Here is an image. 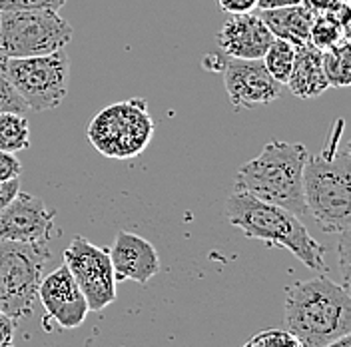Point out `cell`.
Here are the masks:
<instances>
[{"instance_id": "obj_1", "label": "cell", "mask_w": 351, "mask_h": 347, "mask_svg": "<svg viewBox=\"0 0 351 347\" xmlns=\"http://www.w3.org/2000/svg\"><path fill=\"white\" fill-rule=\"evenodd\" d=\"M285 326L304 347H326L350 335V289L326 276L293 283L285 296Z\"/></svg>"}, {"instance_id": "obj_2", "label": "cell", "mask_w": 351, "mask_h": 347, "mask_svg": "<svg viewBox=\"0 0 351 347\" xmlns=\"http://www.w3.org/2000/svg\"><path fill=\"white\" fill-rule=\"evenodd\" d=\"M228 222L247 238L289 250L309 270H326V248L311 238L300 216L245 192H236L226 204Z\"/></svg>"}, {"instance_id": "obj_3", "label": "cell", "mask_w": 351, "mask_h": 347, "mask_svg": "<svg viewBox=\"0 0 351 347\" xmlns=\"http://www.w3.org/2000/svg\"><path fill=\"white\" fill-rule=\"evenodd\" d=\"M343 120L333 124L328 146L317 156H307L304 166V200L307 214L324 232L343 234L351 226L350 152H339Z\"/></svg>"}, {"instance_id": "obj_4", "label": "cell", "mask_w": 351, "mask_h": 347, "mask_svg": "<svg viewBox=\"0 0 351 347\" xmlns=\"http://www.w3.org/2000/svg\"><path fill=\"white\" fill-rule=\"evenodd\" d=\"M306 160L307 148L304 144L274 140L263 146L260 156L240 166L234 190L276 204L295 216H304L307 214L304 200Z\"/></svg>"}, {"instance_id": "obj_5", "label": "cell", "mask_w": 351, "mask_h": 347, "mask_svg": "<svg viewBox=\"0 0 351 347\" xmlns=\"http://www.w3.org/2000/svg\"><path fill=\"white\" fill-rule=\"evenodd\" d=\"M154 130L146 100L130 98L100 110L88 126V140L106 158L132 160L148 148Z\"/></svg>"}, {"instance_id": "obj_6", "label": "cell", "mask_w": 351, "mask_h": 347, "mask_svg": "<svg viewBox=\"0 0 351 347\" xmlns=\"http://www.w3.org/2000/svg\"><path fill=\"white\" fill-rule=\"evenodd\" d=\"M48 243L0 239V311L12 320L26 318L38 302Z\"/></svg>"}, {"instance_id": "obj_7", "label": "cell", "mask_w": 351, "mask_h": 347, "mask_svg": "<svg viewBox=\"0 0 351 347\" xmlns=\"http://www.w3.org/2000/svg\"><path fill=\"white\" fill-rule=\"evenodd\" d=\"M74 36L68 22L52 10L0 12V58L44 56L64 46Z\"/></svg>"}, {"instance_id": "obj_8", "label": "cell", "mask_w": 351, "mask_h": 347, "mask_svg": "<svg viewBox=\"0 0 351 347\" xmlns=\"http://www.w3.org/2000/svg\"><path fill=\"white\" fill-rule=\"evenodd\" d=\"M4 68L28 110L58 108L68 96L70 58L64 50L30 58H6Z\"/></svg>"}, {"instance_id": "obj_9", "label": "cell", "mask_w": 351, "mask_h": 347, "mask_svg": "<svg viewBox=\"0 0 351 347\" xmlns=\"http://www.w3.org/2000/svg\"><path fill=\"white\" fill-rule=\"evenodd\" d=\"M62 260L84 294L90 311H102L116 300V278L108 250L76 236L64 250Z\"/></svg>"}, {"instance_id": "obj_10", "label": "cell", "mask_w": 351, "mask_h": 347, "mask_svg": "<svg viewBox=\"0 0 351 347\" xmlns=\"http://www.w3.org/2000/svg\"><path fill=\"white\" fill-rule=\"evenodd\" d=\"M221 72L234 110L265 106L282 96V84L267 72L262 58L243 60L228 56L221 60Z\"/></svg>"}, {"instance_id": "obj_11", "label": "cell", "mask_w": 351, "mask_h": 347, "mask_svg": "<svg viewBox=\"0 0 351 347\" xmlns=\"http://www.w3.org/2000/svg\"><path fill=\"white\" fill-rule=\"evenodd\" d=\"M56 212L48 210L38 195L19 192L0 212V239L21 243H48Z\"/></svg>"}, {"instance_id": "obj_12", "label": "cell", "mask_w": 351, "mask_h": 347, "mask_svg": "<svg viewBox=\"0 0 351 347\" xmlns=\"http://www.w3.org/2000/svg\"><path fill=\"white\" fill-rule=\"evenodd\" d=\"M38 300L43 302L46 315L52 318L64 329L78 327L88 315V304L76 280L64 263L52 274L44 276L38 289Z\"/></svg>"}, {"instance_id": "obj_13", "label": "cell", "mask_w": 351, "mask_h": 347, "mask_svg": "<svg viewBox=\"0 0 351 347\" xmlns=\"http://www.w3.org/2000/svg\"><path fill=\"white\" fill-rule=\"evenodd\" d=\"M108 252L116 282L132 280L148 283L160 272V256L152 241L128 230H120L116 234L114 246Z\"/></svg>"}, {"instance_id": "obj_14", "label": "cell", "mask_w": 351, "mask_h": 347, "mask_svg": "<svg viewBox=\"0 0 351 347\" xmlns=\"http://www.w3.org/2000/svg\"><path fill=\"white\" fill-rule=\"evenodd\" d=\"M274 40V34L260 19V14H230L218 32L219 48L232 56L243 60L263 58L267 46Z\"/></svg>"}, {"instance_id": "obj_15", "label": "cell", "mask_w": 351, "mask_h": 347, "mask_svg": "<svg viewBox=\"0 0 351 347\" xmlns=\"http://www.w3.org/2000/svg\"><path fill=\"white\" fill-rule=\"evenodd\" d=\"M285 84L293 96L302 100L322 96L329 88L328 78L324 74V66H322V50H317L309 43L295 46L293 66Z\"/></svg>"}, {"instance_id": "obj_16", "label": "cell", "mask_w": 351, "mask_h": 347, "mask_svg": "<svg viewBox=\"0 0 351 347\" xmlns=\"http://www.w3.org/2000/svg\"><path fill=\"white\" fill-rule=\"evenodd\" d=\"M260 19L265 22V26L276 38H282L293 46H302L309 43V28L315 14L302 2L291 6L260 10Z\"/></svg>"}, {"instance_id": "obj_17", "label": "cell", "mask_w": 351, "mask_h": 347, "mask_svg": "<svg viewBox=\"0 0 351 347\" xmlns=\"http://www.w3.org/2000/svg\"><path fill=\"white\" fill-rule=\"evenodd\" d=\"M322 66L329 88H348L351 84V46L350 40L322 52Z\"/></svg>"}, {"instance_id": "obj_18", "label": "cell", "mask_w": 351, "mask_h": 347, "mask_svg": "<svg viewBox=\"0 0 351 347\" xmlns=\"http://www.w3.org/2000/svg\"><path fill=\"white\" fill-rule=\"evenodd\" d=\"M30 146V126L24 114L2 112L0 114V150L21 152Z\"/></svg>"}, {"instance_id": "obj_19", "label": "cell", "mask_w": 351, "mask_h": 347, "mask_svg": "<svg viewBox=\"0 0 351 347\" xmlns=\"http://www.w3.org/2000/svg\"><path fill=\"white\" fill-rule=\"evenodd\" d=\"M343 40H350V30L335 14H315L309 28V44L317 50H328Z\"/></svg>"}, {"instance_id": "obj_20", "label": "cell", "mask_w": 351, "mask_h": 347, "mask_svg": "<svg viewBox=\"0 0 351 347\" xmlns=\"http://www.w3.org/2000/svg\"><path fill=\"white\" fill-rule=\"evenodd\" d=\"M293 56H295V46L274 36V40L267 46L262 60L265 68H267V72L280 84H285L287 78H289L291 66H293Z\"/></svg>"}, {"instance_id": "obj_21", "label": "cell", "mask_w": 351, "mask_h": 347, "mask_svg": "<svg viewBox=\"0 0 351 347\" xmlns=\"http://www.w3.org/2000/svg\"><path fill=\"white\" fill-rule=\"evenodd\" d=\"M2 112H14V114H26L28 106L21 98V94L16 92V88L12 86L6 68H4V60L0 58V114Z\"/></svg>"}, {"instance_id": "obj_22", "label": "cell", "mask_w": 351, "mask_h": 347, "mask_svg": "<svg viewBox=\"0 0 351 347\" xmlns=\"http://www.w3.org/2000/svg\"><path fill=\"white\" fill-rule=\"evenodd\" d=\"M243 347H304L289 331L282 329H265L254 335Z\"/></svg>"}, {"instance_id": "obj_23", "label": "cell", "mask_w": 351, "mask_h": 347, "mask_svg": "<svg viewBox=\"0 0 351 347\" xmlns=\"http://www.w3.org/2000/svg\"><path fill=\"white\" fill-rule=\"evenodd\" d=\"M68 0H0V12L8 10H52L58 12Z\"/></svg>"}, {"instance_id": "obj_24", "label": "cell", "mask_w": 351, "mask_h": 347, "mask_svg": "<svg viewBox=\"0 0 351 347\" xmlns=\"http://www.w3.org/2000/svg\"><path fill=\"white\" fill-rule=\"evenodd\" d=\"M22 172L21 160L12 152H4L0 150V182H8L19 178Z\"/></svg>"}, {"instance_id": "obj_25", "label": "cell", "mask_w": 351, "mask_h": 347, "mask_svg": "<svg viewBox=\"0 0 351 347\" xmlns=\"http://www.w3.org/2000/svg\"><path fill=\"white\" fill-rule=\"evenodd\" d=\"M307 8L313 12V14H337L343 4H350L346 0H304Z\"/></svg>"}, {"instance_id": "obj_26", "label": "cell", "mask_w": 351, "mask_h": 347, "mask_svg": "<svg viewBox=\"0 0 351 347\" xmlns=\"http://www.w3.org/2000/svg\"><path fill=\"white\" fill-rule=\"evenodd\" d=\"M218 4L228 14H245L258 8V0H218Z\"/></svg>"}, {"instance_id": "obj_27", "label": "cell", "mask_w": 351, "mask_h": 347, "mask_svg": "<svg viewBox=\"0 0 351 347\" xmlns=\"http://www.w3.org/2000/svg\"><path fill=\"white\" fill-rule=\"evenodd\" d=\"M21 192V182L19 178L8 180V182H0V212L14 200V195Z\"/></svg>"}, {"instance_id": "obj_28", "label": "cell", "mask_w": 351, "mask_h": 347, "mask_svg": "<svg viewBox=\"0 0 351 347\" xmlns=\"http://www.w3.org/2000/svg\"><path fill=\"white\" fill-rule=\"evenodd\" d=\"M14 320L0 311V347H14Z\"/></svg>"}, {"instance_id": "obj_29", "label": "cell", "mask_w": 351, "mask_h": 347, "mask_svg": "<svg viewBox=\"0 0 351 347\" xmlns=\"http://www.w3.org/2000/svg\"><path fill=\"white\" fill-rule=\"evenodd\" d=\"M304 0H258V8L267 10V8H280V6H291V4H302Z\"/></svg>"}, {"instance_id": "obj_30", "label": "cell", "mask_w": 351, "mask_h": 347, "mask_svg": "<svg viewBox=\"0 0 351 347\" xmlns=\"http://www.w3.org/2000/svg\"><path fill=\"white\" fill-rule=\"evenodd\" d=\"M326 347H351V333L350 335H343V337H337L335 342H331Z\"/></svg>"}]
</instances>
